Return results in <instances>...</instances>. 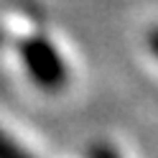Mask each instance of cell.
Returning a JSON list of instances; mask_svg holds the SVG:
<instances>
[{
    "mask_svg": "<svg viewBox=\"0 0 158 158\" xmlns=\"http://www.w3.org/2000/svg\"><path fill=\"white\" fill-rule=\"evenodd\" d=\"M0 158H33V156L26 153L21 145H15L10 135H5L0 130Z\"/></svg>",
    "mask_w": 158,
    "mask_h": 158,
    "instance_id": "7a4b0ae2",
    "label": "cell"
},
{
    "mask_svg": "<svg viewBox=\"0 0 158 158\" xmlns=\"http://www.w3.org/2000/svg\"><path fill=\"white\" fill-rule=\"evenodd\" d=\"M23 56H26V66H28V72H31L36 84L59 87L64 82V69H61V61L56 59V51H54L51 44L36 41L33 46L23 48Z\"/></svg>",
    "mask_w": 158,
    "mask_h": 158,
    "instance_id": "6da1fadb",
    "label": "cell"
},
{
    "mask_svg": "<svg viewBox=\"0 0 158 158\" xmlns=\"http://www.w3.org/2000/svg\"><path fill=\"white\" fill-rule=\"evenodd\" d=\"M151 44H153V48H156V54H158V31L153 33V38H151Z\"/></svg>",
    "mask_w": 158,
    "mask_h": 158,
    "instance_id": "3957f363",
    "label": "cell"
}]
</instances>
